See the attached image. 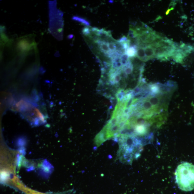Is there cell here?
Wrapping results in <instances>:
<instances>
[{
    "label": "cell",
    "instance_id": "cell-1",
    "mask_svg": "<svg viewBox=\"0 0 194 194\" xmlns=\"http://www.w3.org/2000/svg\"><path fill=\"white\" fill-rule=\"evenodd\" d=\"M117 141L119 144L117 158L121 162L131 164L140 157L144 145L140 139L130 134L122 133Z\"/></svg>",
    "mask_w": 194,
    "mask_h": 194
},
{
    "label": "cell",
    "instance_id": "cell-7",
    "mask_svg": "<svg viewBox=\"0 0 194 194\" xmlns=\"http://www.w3.org/2000/svg\"><path fill=\"white\" fill-rule=\"evenodd\" d=\"M138 36V34L134 28H130L127 37L129 40H131V38H136Z\"/></svg>",
    "mask_w": 194,
    "mask_h": 194
},
{
    "label": "cell",
    "instance_id": "cell-5",
    "mask_svg": "<svg viewBox=\"0 0 194 194\" xmlns=\"http://www.w3.org/2000/svg\"><path fill=\"white\" fill-rule=\"evenodd\" d=\"M136 56L141 61L145 62L148 61L145 54L144 48L138 47Z\"/></svg>",
    "mask_w": 194,
    "mask_h": 194
},
{
    "label": "cell",
    "instance_id": "cell-8",
    "mask_svg": "<svg viewBox=\"0 0 194 194\" xmlns=\"http://www.w3.org/2000/svg\"><path fill=\"white\" fill-rule=\"evenodd\" d=\"M73 19L74 20L79 21L87 26H89L90 25V23L88 21L86 20V19L81 18V17L75 16L73 17Z\"/></svg>",
    "mask_w": 194,
    "mask_h": 194
},
{
    "label": "cell",
    "instance_id": "cell-2",
    "mask_svg": "<svg viewBox=\"0 0 194 194\" xmlns=\"http://www.w3.org/2000/svg\"><path fill=\"white\" fill-rule=\"evenodd\" d=\"M176 183L182 191H191L194 189V166L184 162L177 167L175 172Z\"/></svg>",
    "mask_w": 194,
    "mask_h": 194
},
{
    "label": "cell",
    "instance_id": "cell-3",
    "mask_svg": "<svg viewBox=\"0 0 194 194\" xmlns=\"http://www.w3.org/2000/svg\"><path fill=\"white\" fill-rule=\"evenodd\" d=\"M15 186L19 189L24 192L26 194H48L39 192L29 189L28 188L25 187L24 185L18 182H17Z\"/></svg>",
    "mask_w": 194,
    "mask_h": 194
},
{
    "label": "cell",
    "instance_id": "cell-6",
    "mask_svg": "<svg viewBox=\"0 0 194 194\" xmlns=\"http://www.w3.org/2000/svg\"><path fill=\"white\" fill-rule=\"evenodd\" d=\"M138 46L136 45H130L126 52L129 57L132 58L136 56Z\"/></svg>",
    "mask_w": 194,
    "mask_h": 194
},
{
    "label": "cell",
    "instance_id": "cell-9",
    "mask_svg": "<svg viewBox=\"0 0 194 194\" xmlns=\"http://www.w3.org/2000/svg\"><path fill=\"white\" fill-rule=\"evenodd\" d=\"M82 32L83 34H84L85 35L89 36L91 35V30L87 27H86L83 28Z\"/></svg>",
    "mask_w": 194,
    "mask_h": 194
},
{
    "label": "cell",
    "instance_id": "cell-4",
    "mask_svg": "<svg viewBox=\"0 0 194 194\" xmlns=\"http://www.w3.org/2000/svg\"><path fill=\"white\" fill-rule=\"evenodd\" d=\"M144 48L145 54L148 60L156 58L155 49L151 46L150 44L149 45Z\"/></svg>",
    "mask_w": 194,
    "mask_h": 194
}]
</instances>
